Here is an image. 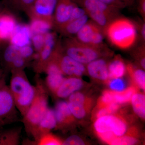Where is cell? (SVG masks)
Returning <instances> with one entry per match:
<instances>
[{"label":"cell","instance_id":"cell-1","mask_svg":"<svg viewBox=\"0 0 145 145\" xmlns=\"http://www.w3.org/2000/svg\"><path fill=\"white\" fill-rule=\"evenodd\" d=\"M35 82V97L22 120L25 132L30 136L49 108V93L45 86L44 81L40 78L39 74H36Z\"/></svg>","mask_w":145,"mask_h":145},{"label":"cell","instance_id":"cell-2","mask_svg":"<svg viewBox=\"0 0 145 145\" xmlns=\"http://www.w3.org/2000/svg\"><path fill=\"white\" fill-rule=\"evenodd\" d=\"M105 34L112 44L124 50L133 46L138 37L135 22L120 16L109 24Z\"/></svg>","mask_w":145,"mask_h":145},{"label":"cell","instance_id":"cell-3","mask_svg":"<svg viewBox=\"0 0 145 145\" xmlns=\"http://www.w3.org/2000/svg\"><path fill=\"white\" fill-rule=\"evenodd\" d=\"M9 86L16 108L23 117L35 97L36 89L29 82L24 70L10 71Z\"/></svg>","mask_w":145,"mask_h":145},{"label":"cell","instance_id":"cell-4","mask_svg":"<svg viewBox=\"0 0 145 145\" xmlns=\"http://www.w3.org/2000/svg\"><path fill=\"white\" fill-rule=\"evenodd\" d=\"M63 51L68 56L84 65H87L110 53L105 45L91 46L78 41L75 37H67L61 42Z\"/></svg>","mask_w":145,"mask_h":145},{"label":"cell","instance_id":"cell-5","mask_svg":"<svg viewBox=\"0 0 145 145\" xmlns=\"http://www.w3.org/2000/svg\"><path fill=\"white\" fill-rule=\"evenodd\" d=\"M18 112L4 75L0 80V124L3 126L17 121Z\"/></svg>","mask_w":145,"mask_h":145},{"label":"cell","instance_id":"cell-6","mask_svg":"<svg viewBox=\"0 0 145 145\" xmlns=\"http://www.w3.org/2000/svg\"><path fill=\"white\" fill-rule=\"evenodd\" d=\"M53 57L64 75L79 77L85 72V65L75 61L63 51L61 41L58 40Z\"/></svg>","mask_w":145,"mask_h":145},{"label":"cell","instance_id":"cell-7","mask_svg":"<svg viewBox=\"0 0 145 145\" xmlns=\"http://www.w3.org/2000/svg\"><path fill=\"white\" fill-rule=\"evenodd\" d=\"M94 128L98 135L110 133L117 137L124 135L127 131V125L123 120L112 114L97 118Z\"/></svg>","mask_w":145,"mask_h":145},{"label":"cell","instance_id":"cell-8","mask_svg":"<svg viewBox=\"0 0 145 145\" xmlns=\"http://www.w3.org/2000/svg\"><path fill=\"white\" fill-rule=\"evenodd\" d=\"M58 40L54 32H48L45 35L44 45L39 53L35 54L33 68L36 74L43 73L48 63L51 59Z\"/></svg>","mask_w":145,"mask_h":145},{"label":"cell","instance_id":"cell-9","mask_svg":"<svg viewBox=\"0 0 145 145\" xmlns=\"http://www.w3.org/2000/svg\"><path fill=\"white\" fill-rule=\"evenodd\" d=\"M75 36L78 41L84 44L96 47L105 45L103 30L91 20L88 21Z\"/></svg>","mask_w":145,"mask_h":145},{"label":"cell","instance_id":"cell-10","mask_svg":"<svg viewBox=\"0 0 145 145\" xmlns=\"http://www.w3.org/2000/svg\"><path fill=\"white\" fill-rule=\"evenodd\" d=\"M57 1L36 0L25 13L30 20L39 19L53 23V17Z\"/></svg>","mask_w":145,"mask_h":145},{"label":"cell","instance_id":"cell-11","mask_svg":"<svg viewBox=\"0 0 145 145\" xmlns=\"http://www.w3.org/2000/svg\"><path fill=\"white\" fill-rule=\"evenodd\" d=\"M44 72L47 75L44 81L45 86L48 93L54 96L64 80V75L54 59L48 63Z\"/></svg>","mask_w":145,"mask_h":145},{"label":"cell","instance_id":"cell-12","mask_svg":"<svg viewBox=\"0 0 145 145\" xmlns=\"http://www.w3.org/2000/svg\"><path fill=\"white\" fill-rule=\"evenodd\" d=\"M77 4L76 0H57L53 17L54 27L57 30L68 22L72 9Z\"/></svg>","mask_w":145,"mask_h":145},{"label":"cell","instance_id":"cell-13","mask_svg":"<svg viewBox=\"0 0 145 145\" xmlns=\"http://www.w3.org/2000/svg\"><path fill=\"white\" fill-rule=\"evenodd\" d=\"M57 125L55 129H67L75 122V118L71 113L67 102L59 101L54 109Z\"/></svg>","mask_w":145,"mask_h":145},{"label":"cell","instance_id":"cell-14","mask_svg":"<svg viewBox=\"0 0 145 145\" xmlns=\"http://www.w3.org/2000/svg\"><path fill=\"white\" fill-rule=\"evenodd\" d=\"M15 16L6 10L0 13V42H9L18 24Z\"/></svg>","mask_w":145,"mask_h":145},{"label":"cell","instance_id":"cell-15","mask_svg":"<svg viewBox=\"0 0 145 145\" xmlns=\"http://www.w3.org/2000/svg\"><path fill=\"white\" fill-rule=\"evenodd\" d=\"M57 125L54 110L48 108L44 117H43L38 125L31 133V136L36 142L42 135L55 129Z\"/></svg>","mask_w":145,"mask_h":145},{"label":"cell","instance_id":"cell-16","mask_svg":"<svg viewBox=\"0 0 145 145\" xmlns=\"http://www.w3.org/2000/svg\"><path fill=\"white\" fill-rule=\"evenodd\" d=\"M78 5L88 11H101L105 12L115 17H119V8L103 2L99 0H76Z\"/></svg>","mask_w":145,"mask_h":145},{"label":"cell","instance_id":"cell-17","mask_svg":"<svg viewBox=\"0 0 145 145\" xmlns=\"http://www.w3.org/2000/svg\"><path fill=\"white\" fill-rule=\"evenodd\" d=\"M83 81L79 77L65 78L54 96L60 99L67 98L72 93L80 90L83 86Z\"/></svg>","mask_w":145,"mask_h":145},{"label":"cell","instance_id":"cell-18","mask_svg":"<svg viewBox=\"0 0 145 145\" xmlns=\"http://www.w3.org/2000/svg\"><path fill=\"white\" fill-rule=\"evenodd\" d=\"M32 34L28 25L18 24L14 30L9 42L18 47L30 44Z\"/></svg>","mask_w":145,"mask_h":145},{"label":"cell","instance_id":"cell-19","mask_svg":"<svg viewBox=\"0 0 145 145\" xmlns=\"http://www.w3.org/2000/svg\"><path fill=\"white\" fill-rule=\"evenodd\" d=\"M87 65V71L91 78L103 81L108 79V65L105 60L99 58Z\"/></svg>","mask_w":145,"mask_h":145},{"label":"cell","instance_id":"cell-20","mask_svg":"<svg viewBox=\"0 0 145 145\" xmlns=\"http://www.w3.org/2000/svg\"><path fill=\"white\" fill-rule=\"evenodd\" d=\"M89 18L88 16L86 14L77 20L68 22L57 31L63 36L67 37H72V36H75L88 22Z\"/></svg>","mask_w":145,"mask_h":145},{"label":"cell","instance_id":"cell-21","mask_svg":"<svg viewBox=\"0 0 145 145\" xmlns=\"http://www.w3.org/2000/svg\"><path fill=\"white\" fill-rule=\"evenodd\" d=\"M22 127H16L1 131L0 145H18L20 144Z\"/></svg>","mask_w":145,"mask_h":145},{"label":"cell","instance_id":"cell-22","mask_svg":"<svg viewBox=\"0 0 145 145\" xmlns=\"http://www.w3.org/2000/svg\"><path fill=\"white\" fill-rule=\"evenodd\" d=\"M22 57L20 51V47L9 44L6 47L2 56L3 64L6 71H9L12 63L19 57Z\"/></svg>","mask_w":145,"mask_h":145},{"label":"cell","instance_id":"cell-23","mask_svg":"<svg viewBox=\"0 0 145 145\" xmlns=\"http://www.w3.org/2000/svg\"><path fill=\"white\" fill-rule=\"evenodd\" d=\"M109 78H121L125 75L126 67L123 61L119 57H116L108 65Z\"/></svg>","mask_w":145,"mask_h":145},{"label":"cell","instance_id":"cell-24","mask_svg":"<svg viewBox=\"0 0 145 145\" xmlns=\"http://www.w3.org/2000/svg\"><path fill=\"white\" fill-rule=\"evenodd\" d=\"M29 25L32 35L36 34H45L54 27L52 23L39 19L30 20Z\"/></svg>","mask_w":145,"mask_h":145},{"label":"cell","instance_id":"cell-25","mask_svg":"<svg viewBox=\"0 0 145 145\" xmlns=\"http://www.w3.org/2000/svg\"><path fill=\"white\" fill-rule=\"evenodd\" d=\"M133 110L140 118L145 117V97L142 93H135L131 99Z\"/></svg>","mask_w":145,"mask_h":145},{"label":"cell","instance_id":"cell-26","mask_svg":"<svg viewBox=\"0 0 145 145\" xmlns=\"http://www.w3.org/2000/svg\"><path fill=\"white\" fill-rule=\"evenodd\" d=\"M113 102L118 104H123L131 101L133 95L136 93L134 88L130 87L120 92L112 91Z\"/></svg>","mask_w":145,"mask_h":145},{"label":"cell","instance_id":"cell-27","mask_svg":"<svg viewBox=\"0 0 145 145\" xmlns=\"http://www.w3.org/2000/svg\"><path fill=\"white\" fill-rule=\"evenodd\" d=\"M127 70L130 73L137 86L143 90L145 89V72L143 69L135 68L131 65H129Z\"/></svg>","mask_w":145,"mask_h":145},{"label":"cell","instance_id":"cell-28","mask_svg":"<svg viewBox=\"0 0 145 145\" xmlns=\"http://www.w3.org/2000/svg\"><path fill=\"white\" fill-rule=\"evenodd\" d=\"M67 103L71 113L75 119H82L85 117L89 105L68 101Z\"/></svg>","mask_w":145,"mask_h":145},{"label":"cell","instance_id":"cell-29","mask_svg":"<svg viewBox=\"0 0 145 145\" xmlns=\"http://www.w3.org/2000/svg\"><path fill=\"white\" fill-rule=\"evenodd\" d=\"M63 140L51 132L42 135L36 142L37 145H63Z\"/></svg>","mask_w":145,"mask_h":145},{"label":"cell","instance_id":"cell-30","mask_svg":"<svg viewBox=\"0 0 145 145\" xmlns=\"http://www.w3.org/2000/svg\"><path fill=\"white\" fill-rule=\"evenodd\" d=\"M119 107V104L115 103L101 107L96 113V117L97 118L105 115L112 114L118 110Z\"/></svg>","mask_w":145,"mask_h":145},{"label":"cell","instance_id":"cell-31","mask_svg":"<svg viewBox=\"0 0 145 145\" xmlns=\"http://www.w3.org/2000/svg\"><path fill=\"white\" fill-rule=\"evenodd\" d=\"M45 34H36L31 36V42L33 44V47L35 54L39 53L42 49L45 42Z\"/></svg>","mask_w":145,"mask_h":145},{"label":"cell","instance_id":"cell-32","mask_svg":"<svg viewBox=\"0 0 145 145\" xmlns=\"http://www.w3.org/2000/svg\"><path fill=\"white\" fill-rule=\"evenodd\" d=\"M36 0H8L10 4L18 10L26 11Z\"/></svg>","mask_w":145,"mask_h":145},{"label":"cell","instance_id":"cell-33","mask_svg":"<svg viewBox=\"0 0 145 145\" xmlns=\"http://www.w3.org/2000/svg\"><path fill=\"white\" fill-rule=\"evenodd\" d=\"M123 135L121 137H116L110 142L112 145H131L137 143V140L132 136Z\"/></svg>","mask_w":145,"mask_h":145},{"label":"cell","instance_id":"cell-34","mask_svg":"<svg viewBox=\"0 0 145 145\" xmlns=\"http://www.w3.org/2000/svg\"><path fill=\"white\" fill-rule=\"evenodd\" d=\"M20 51L21 56L30 62L35 59V52L30 44L20 48Z\"/></svg>","mask_w":145,"mask_h":145},{"label":"cell","instance_id":"cell-35","mask_svg":"<svg viewBox=\"0 0 145 145\" xmlns=\"http://www.w3.org/2000/svg\"><path fill=\"white\" fill-rule=\"evenodd\" d=\"M109 86L112 91L120 92L125 89L124 81L121 78H113L109 83Z\"/></svg>","mask_w":145,"mask_h":145},{"label":"cell","instance_id":"cell-36","mask_svg":"<svg viewBox=\"0 0 145 145\" xmlns=\"http://www.w3.org/2000/svg\"><path fill=\"white\" fill-rule=\"evenodd\" d=\"M86 14H87L86 13L84 9L77 4L72 9L70 18L68 22L77 20L85 16Z\"/></svg>","mask_w":145,"mask_h":145},{"label":"cell","instance_id":"cell-37","mask_svg":"<svg viewBox=\"0 0 145 145\" xmlns=\"http://www.w3.org/2000/svg\"><path fill=\"white\" fill-rule=\"evenodd\" d=\"M84 142L79 136L72 135L63 140V145H85Z\"/></svg>","mask_w":145,"mask_h":145},{"label":"cell","instance_id":"cell-38","mask_svg":"<svg viewBox=\"0 0 145 145\" xmlns=\"http://www.w3.org/2000/svg\"><path fill=\"white\" fill-rule=\"evenodd\" d=\"M137 28L138 37H140V40L144 44L145 41V21H139L138 22H134Z\"/></svg>","mask_w":145,"mask_h":145},{"label":"cell","instance_id":"cell-39","mask_svg":"<svg viewBox=\"0 0 145 145\" xmlns=\"http://www.w3.org/2000/svg\"><path fill=\"white\" fill-rule=\"evenodd\" d=\"M99 1L110 5L113 6L120 9H123L127 7L123 3H122L119 0H99Z\"/></svg>","mask_w":145,"mask_h":145},{"label":"cell","instance_id":"cell-40","mask_svg":"<svg viewBox=\"0 0 145 145\" xmlns=\"http://www.w3.org/2000/svg\"><path fill=\"white\" fill-rule=\"evenodd\" d=\"M138 10L143 20L145 21V0H138Z\"/></svg>","mask_w":145,"mask_h":145},{"label":"cell","instance_id":"cell-41","mask_svg":"<svg viewBox=\"0 0 145 145\" xmlns=\"http://www.w3.org/2000/svg\"><path fill=\"white\" fill-rule=\"evenodd\" d=\"M127 7L132 6L135 4V0H119Z\"/></svg>","mask_w":145,"mask_h":145},{"label":"cell","instance_id":"cell-42","mask_svg":"<svg viewBox=\"0 0 145 145\" xmlns=\"http://www.w3.org/2000/svg\"><path fill=\"white\" fill-rule=\"evenodd\" d=\"M0 59H1V54H0ZM4 75H5V74L4 72H3V71L1 69V67H0V80L1 79Z\"/></svg>","mask_w":145,"mask_h":145},{"label":"cell","instance_id":"cell-43","mask_svg":"<svg viewBox=\"0 0 145 145\" xmlns=\"http://www.w3.org/2000/svg\"><path fill=\"white\" fill-rule=\"evenodd\" d=\"M1 128H0V135H1V133L2 131L1 129Z\"/></svg>","mask_w":145,"mask_h":145},{"label":"cell","instance_id":"cell-44","mask_svg":"<svg viewBox=\"0 0 145 145\" xmlns=\"http://www.w3.org/2000/svg\"><path fill=\"white\" fill-rule=\"evenodd\" d=\"M2 126H2V125H1L0 124V128H1V127H2Z\"/></svg>","mask_w":145,"mask_h":145}]
</instances>
